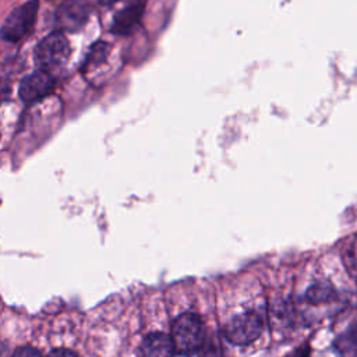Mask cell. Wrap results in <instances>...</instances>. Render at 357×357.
<instances>
[{"label": "cell", "mask_w": 357, "mask_h": 357, "mask_svg": "<svg viewBox=\"0 0 357 357\" xmlns=\"http://www.w3.org/2000/svg\"><path fill=\"white\" fill-rule=\"evenodd\" d=\"M39 1L29 0L14 8L0 28V35L7 42H18L24 39L33 28L38 17Z\"/></svg>", "instance_id": "cell-2"}, {"label": "cell", "mask_w": 357, "mask_h": 357, "mask_svg": "<svg viewBox=\"0 0 357 357\" xmlns=\"http://www.w3.org/2000/svg\"><path fill=\"white\" fill-rule=\"evenodd\" d=\"M70 56V43L61 32H53L43 38L35 49V60L45 71L61 68Z\"/></svg>", "instance_id": "cell-3"}, {"label": "cell", "mask_w": 357, "mask_h": 357, "mask_svg": "<svg viewBox=\"0 0 357 357\" xmlns=\"http://www.w3.org/2000/svg\"><path fill=\"white\" fill-rule=\"evenodd\" d=\"M132 1H138V3H142L144 0H132Z\"/></svg>", "instance_id": "cell-15"}, {"label": "cell", "mask_w": 357, "mask_h": 357, "mask_svg": "<svg viewBox=\"0 0 357 357\" xmlns=\"http://www.w3.org/2000/svg\"><path fill=\"white\" fill-rule=\"evenodd\" d=\"M262 317L257 312L248 311L231 318L226 324L223 333L230 343L237 346H247L252 343L255 339H258V336L262 332Z\"/></svg>", "instance_id": "cell-4"}, {"label": "cell", "mask_w": 357, "mask_h": 357, "mask_svg": "<svg viewBox=\"0 0 357 357\" xmlns=\"http://www.w3.org/2000/svg\"><path fill=\"white\" fill-rule=\"evenodd\" d=\"M138 353L142 356H151V357L172 356L174 354V343L172 336L162 332H153L144 337Z\"/></svg>", "instance_id": "cell-7"}, {"label": "cell", "mask_w": 357, "mask_h": 357, "mask_svg": "<svg viewBox=\"0 0 357 357\" xmlns=\"http://www.w3.org/2000/svg\"><path fill=\"white\" fill-rule=\"evenodd\" d=\"M144 13V4L134 1L124 10L119 11L113 20L112 31L119 35H127L135 29L138 22L141 21Z\"/></svg>", "instance_id": "cell-6"}, {"label": "cell", "mask_w": 357, "mask_h": 357, "mask_svg": "<svg viewBox=\"0 0 357 357\" xmlns=\"http://www.w3.org/2000/svg\"><path fill=\"white\" fill-rule=\"evenodd\" d=\"M356 340H357V326L353 328V329H350L347 333H344V335L342 336V344H344V346H342V347H349V349H351V347H354Z\"/></svg>", "instance_id": "cell-11"}, {"label": "cell", "mask_w": 357, "mask_h": 357, "mask_svg": "<svg viewBox=\"0 0 357 357\" xmlns=\"http://www.w3.org/2000/svg\"><path fill=\"white\" fill-rule=\"evenodd\" d=\"M174 354H206V331L201 318L192 312L177 317L172 325Z\"/></svg>", "instance_id": "cell-1"}, {"label": "cell", "mask_w": 357, "mask_h": 357, "mask_svg": "<svg viewBox=\"0 0 357 357\" xmlns=\"http://www.w3.org/2000/svg\"><path fill=\"white\" fill-rule=\"evenodd\" d=\"M110 46L105 42H98L92 46V49L88 53V57L85 60V68H93L95 66H99L100 63H103L109 54Z\"/></svg>", "instance_id": "cell-10"}, {"label": "cell", "mask_w": 357, "mask_h": 357, "mask_svg": "<svg viewBox=\"0 0 357 357\" xmlns=\"http://www.w3.org/2000/svg\"><path fill=\"white\" fill-rule=\"evenodd\" d=\"M86 18L85 7L74 0H66L57 14V21L64 28H77Z\"/></svg>", "instance_id": "cell-8"}, {"label": "cell", "mask_w": 357, "mask_h": 357, "mask_svg": "<svg viewBox=\"0 0 357 357\" xmlns=\"http://www.w3.org/2000/svg\"><path fill=\"white\" fill-rule=\"evenodd\" d=\"M336 293L335 289L332 287V284L326 283V282H319L312 284L308 290L305 297L311 301V303H328L332 298H335Z\"/></svg>", "instance_id": "cell-9"}, {"label": "cell", "mask_w": 357, "mask_h": 357, "mask_svg": "<svg viewBox=\"0 0 357 357\" xmlns=\"http://www.w3.org/2000/svg\"><path fill=\"white\" fill-rule=\"evenodd\" d=\"M96 1L100 3V4H112V3H114L117 0H96Z\"/></svg>", "instance_id": "cell-14"}, {"label": "cell", "mask_w": 357, "mask_h": 357, "mask_svg": "<svg viewBox=\"0 0 357 357\" xmlns=\"http://www.w3.org/2000/svg\"><path fill=\"white\" fill-rule=\"evenodd\" d=\"M59 353H63V354H75V353H73V351H70V350H54V351H52V354H59Z\"/></svg>", "instance_id": "cell-13"}, {"label": "cell", "mask_w": 357, "mask_h": 357, "mask_svg": "<svg viewBox=\"0 0 357 357\" xmlns=\"http://www.w3.org/2000/svg\"><path fill=\"white\" fill-rule=\"evenodd\" d=\"M15 356H25V354H40L39 350L33 349V347H24V349H17L14 351Z\"/></svg>", "instance_id": "cell-12"}, {"label": "cell", "mask_w": 357, "mask_h": 357, "mask_svg": "<svg viewBox=\"0 0 357 357\" xmlns=\"http://www.w3.org/2000/svg\"><path fill=\"white\" fill-rule=\"evenodd\" d=\"M53 86H54V79L50 75V73L45 70H39L26 75L21 81L18 92H20V98L24 102L31 103L49 95Z\"/></svg>", "instance_id": "cell-5"}]
</instances>
